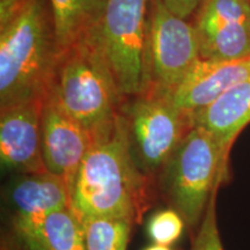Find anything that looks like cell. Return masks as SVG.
Listing matches in <instances>:
<instances>
[{
	"mask_svg": "<svg viewBox=\"0 0 250 250\" xmlns=\"http://www.w3.org/2000/svg\"><path fill=\"white\" fill-rule=\"evenodd\" d=\"M120 114L132 159L156 183L165 165L192 127L191 115L177 107L170 95L154 90L125 99Z\"/></svg>",
	"mask_w": 250,
	"mask_h": 250,
	"instance_id": "5b68a950",
	"label": "cell"
},
{
	"mask_svg": "<svg viewBox=\"0 0 250 250\" xmlns=\"http://www.w3.org/2000/svg\"><path fill=\"white\" fill-rule=\"evenodd\" d=\"M250 77V57L237 61L199 59L171 94L175 104L193 114L212 104L228 89Z\"/></svg>",
	"mask_w": 250,
	"mask_h": 250,
	"instance_id": "8fae6325",
	"label": "cell"
},
{
	"mask_svg": "<svg viewBox=\"0 0 250 250\" xmlns=\"http://www.w3.org/2000/svg\"><path fill=\"white\" fill-rule=\"evenodd\" d=\"M43 100L0 108V160L17 174L44 171L42 153Z\"/></svg>",
	"mask_w": 250,
	"mask_h": 250,
	"instance_id": "30bf717a",
	"label": "cell"
},
{
	"mask_svg": "<svg viewBox=\"0 0 250 250\" xmlns=\"http://www.w3.org/2000/svg\"><path fill=\"white\" fill-rule=\"evenodd\" d=\"M156 183L137 167L121 114L114 127L94 140L71 193V208L80 219L126 218L142 223Z\"/></svg>",
	"mask_w": 250,
	"mask_h": 250,
	"instance_id": "6da1fadb",
	"label": "cell"
},
{
	"mask_svg": "<svg viewBox=\"0 0 250 250\" xmlns=\"http://www.w3.org/2000/svg\"><path fill=\"white\" fill-rule=\"evenodd\" d=\"M23 250H86L83 223L71 206L40 218L12 221Z\"/></svg>",
	"mask_w": 250,
	"mask_h": 250,
	"instance_id": "4fadbf2b",
	"label": "cell"
},
{
	"mask_svg": "<svg viewBox=\"0 0 250 250\" xmlns=\"http://www.w3.org/2000/svg\"><path fill=\"white\" fill-rule=\"evenodd\" d=\"M12 221L40 218L71 206V189L48 170L18 174L5 191Z\"/></svg>",
	"mask_w": 250,
	"mask_h": 250,
	"instance_id": "7c38bea8",
	"label": "cell"
},
{
	"mask_svg": "<svg viewBox=\"0 0 250 250\" xmlns=\"http://www.w3.org/2000/svg\"><path fill=\"white\" fill-rule=\"evenodd\" d=\"M229 154L211 132L192 125L156 179V189L190 227H198L215 190L228 179Z\"/></svg>",
	"mask_w": 250,
	"mask_h": 250,
	"instance_id": "277c9868",
	"label": "cell"
},
{
	"mask_svg": "<svg viewBox=\"0 0 250 250\" xmlns=\"http://www.w3.org/2000/svg\"><path fill=\"white\" fill-rule=\"evenodd\" d=\"M59 57L48 0H29L0 29V108L44 99Z\"/></svg>",
	"mask_w": 250,
	"mask_h": 250,
	"instance_id": "7a4b0ae2",
	"label": "cell"
},
{
	"mask_svg": "<svg viewBox=\"0 0 250 250\" xmlns=\"http://www.w3.org/2000/svg\"><path fill=\"white\" fill-rule=\"evenodd\" d=\"M94 137L61 107L49 89L42 110V153L45 169L62 177L71 193Z\"/></svg>",
	"mask_w": 250,
	"mask_h": 250,
	"instance_id": "9c48e42d",
	"label": "cell"
},
{
	"mask_svg": "<svg viewBox=\"0 0 250 250\" xmlns=\"http://www.w3.org/2000/svg\"><path fill=\"white\" fill-rule=\"evenodd\" d=\"M193 125L204 127L227 149L250 124V77L228 89L212 104L191 114Z\"/></svg>",
	"mask_w": 250,
	"mask_h": 250,
	"instance_id": "5bb4252c",
	"label": "cell"
},
{
	"mask_svg": "<svg viewBox=\"0 0 250 250\" xmlns=\"http://www.w3.org/2000/svg\"><path fill=\"white\" fill-rule=\"evenodd\" d=\"M162 1L173 13L184 19L192 18L201 4V0H162Z\"/></svg>",
	"mask_w": 250,
	"mask_h": 250,
	"instance_id": "ffe728a7",
	"label": "cell"
},
{
	"mask_svg": "<svg viewBox=\"0 0 250 250\" xmlns=\"http://www.w3.org/2000/svg\"><path fill=\"white\" fill-rule=\"evenodd\" d=\"M29 0H0V29L11 23Z\"/></svg>",
	"mask_w": 250,
	"mask_h": 250,
	"instance_id": "d6986e66",
	"label": "cell"
},
{
	"mask_svg": "<svg viewBox=\"0 0 250 250\" xmlns=\"http://www.w3.org/2000/svg\"><path fill=\"white\" fill-rule=\"evenodd\" d=\"M143 250H173L170 248L169 246H164V245H156V243H154V245L149 246V247H146L145 249Z\"/></svg>",
	"mask_w": 250,
	"mask_h": 250,
	"instance_id": "44dd1931",
	"label": "cell"
},
{
	"mask_svg": "<svg viewBox=\"0 0 250 250\" xmlns=\"http://www.w3.org/2000/svg\"><path fill=\"white\" fill-rule=\"evenodd\" d=\"M86 250H127L134 223L126 218L80 219Z\"/></svg>",
	"mask_w": 250,
	"mask_h": 250,
	"instance_id": "2e32d148",
	"label": "cell"
},
{
	"mask_svg": "<svg viewBox=\"0 0 250 250\" xmlns=\"http://www.w3.org/2000/svg\"><path fill=\"white\" fill-rule=\"evenodd\" d=\"M61 54L96 29L107 0H48Z\"/></svg>",
	"mask_w": 250,
	"mask_h": 250,
	"instance_id": "9a60e30c",
	"label": "cell"
},
{
	"mask_svg": "<svg viewBox=\"0 0 250 250\" xmlns=\"http://www.w3.org/2000/svg\"><path fill=\"white\" fill-rule=\"evenodd\" d=\"M186 221L174 208H165L151 215L147 223L148 237L156 245L171 246L182 236Z\"/></svg>",
	"mask_w": 250,
	"mask_h": 250,
	"instance_id": "e0dca14e",
	"label": "cell"
},
{
	"mask_svg": "<svg viewBox=\"0 0 250 250\" xmlns=\"http://www.w3.org/2000/svg\"><path fill=\"white\" fill-rule=\"evenodd\" d=\"M95 30L62 52L50 90L61 107L98 139L114 127L123 99Z\"/></svg>",
	"mask_w": 250,
	"mask_h": 250,
	"instance_id": "3957f363",
	"label": "cell"
},
{
	"mask_svg": "<svg viewBox=\"0 0 250 250\" xmlns=\"http://www.w3.org/2000/svg\"><path fill=\"white\" fill-rule=\"evenodd\" d=\"M192 18L202 59L250 57V0H201Z\"/></svg>",
	"mask_w": 250,
	"mask_h": 250,
	"instance_id": "ba28073f",
	"label": "cell"
},
{
	"mask_svg": "<svg viewBox=\"0 0 250 250\" xmlns=\"http://www.w3.org/2000/svg\"><path fill=\"white\" fill-rule=\"evenodd\" d=\"M218 191L219 190H215L208 202V208L201 224L197 227L189 250H224L217 219Z\"/></svg>",
	"mask_w": 250,
	"mask_h": 250,
	"instance_id": "ac0fdd59",
	"label": "cell"
},
{
	"mask_svg": "<svg viewBox=\"0 0 250 250\" xmlns=\"http://www.w3.org/2000/svg\"><path fill=\"white\" fill-rule=\"evenodd\" d=\"M9 250H14V249H13V248H12V249H9ZM15 250H23V249H21V248H20V247H19V248H18V249H15Z\"/></svg>",
	"mask_w": 250,
	"mask_h": 250,
	"instance_id": "7402d4cb",
	"label": "cell"
},
{
	"mask_svg": "<svg viewBox=\"0 0 250 250\" xmlns=\"http://www.w3.org/2000/svg\"><path fill=\"white\" fill-rule=\"evenodd\" d=\"M153 0H107L96 27L100 48L123 99L144 89V58Z\"/></svg>",
	"mask_w": 250,
	"mask_h": 250,
	"instance_id": "8992f818",
	"label": "cell"
},
{
	"mask_svg": "<svg viewBox=\"0 0 250 250\" xmlns=\"http://www.w3.org/2000/svg\"><path fill=\"white\" fill-rule=\"evenodd\" d=\"M201 59L190 19L173 13L162 0H153L144 58V89L171 94Z\"/></svg>",
	"mask_w": 250,
	"mask_h": 250,
	"instance_id": "52a82bcc",
	"label": "cell"
}]
</instances>
